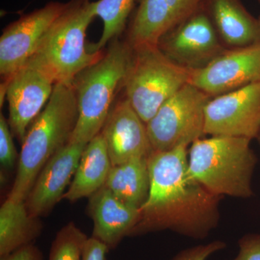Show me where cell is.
Wrapping results in <instances>:
<instances>
[{"label": "cell", "mask_w": 260, "mask_h": 260, "mask_svg": "<svg viewBox=\"0 0 260 260\" xmlns=\"http://www.w3.org/2000/svg\"><path fill=\"white\" fill-rule=\"evenodd\" d=\"M260 81V42L223 51L203 68L191 70L189 83L218 96Z\"/></svg>", "instance_id": "obj_10"}, {"label": "cell", "mask_w": 260, "mask_h": 260, "mask_svg": "<svg viewBox=\"0 0 260 260\" xmlns=\"http://www.w3.org/2000/svg\"><path fill=\"white\" fill-rule=\"evenodd\" d=\"M256 140H257L258 143H259V146L260 148V133L259 135H258L257 138H256Z\"/></svg>", "instance_id": "obj_28"}, {"label": "cell", "mask_w": 260, "mask_h": 260, "mask_svg": "<svg viewBox=\"0 0 260 260\" xmlns=\"http://www.w3.org/2000/svg\"><path fill=\"white\" fill-rule=\"evenodd\" d=\"M86 145L69 141L45 164L25 201L30 215L45 216L63 199Z\"/></svg>", "instance_id": "obj_14"}, {"label": "cell", "mask_w": 260, "mask_h": 260, "mask_svg": "<svg viewBox=\"0 0 260 260\" xmlns=\"http://www.w3.org/2000/svg\"><path fill=\"white\" fill-rule=\"evenodd\" d=\"M133 59L128 42L114 39L107 51L73 80L78 116L70 142L88 144L102 132L119 86L124 80Z\"/></svg>", "instance_id": "obj_4"}, {"label": "cell", "mask_w": 260, "mask_h": 260, "mask_svg": "<svg viewBox=\"0 0 260 260\" xmlns=\"http://www.w3.org/2000/svg\"><path fill=\"white\" fill-rule=\"evenodd\" d=\"M191 70L168 57L158 46L133 49L124 80L126 99L145 124L167 100L189 83Z\"/></svg>", "instance_id": "obj_6"}, {"label": "cell", "mask_w": 260, "mask_h": 260, "mask_svg": "<svg viewBox=\"0 0 260 260\" xmlns=\"http://www.w3.org/2000/svg\"><path fill=\"white\" fill-rule=\"evenodd\" d=\"M203 8L219 37L234 48L260 42L259 19L246 9L241 0H205Z\"/></svg>", "instance_id": "obj_17"}, {"label": "cell", "mask_w": 260, "mask_h": 260, "mask_svg": "<svg viewBox=\"0 0 260 260\" xmlns=\"http://www.w3.org/2000/svg\"><path fill=\"white\" fill-rule=\"evenodd\" d=\"M128 29L133 49L158 46L166 34L203 8L205 0H138Z\"/></svg>", "instance_id": "obj_13"}, {"label": "cell", "mask_w": 260, "mask_h": 260, "mask_svg": "<svg viewBox=\"0 0 260 260\" xmlns=\"http://www.w3.org/2000/svg\"><path fill=\"white\" fill-rule=\"evenodd\" d=\"M238 246L237 255L227 260H260V233L245 234L239 239Z\"/></svg>", "instance_id": "obj_25"}, {"label": "cell", "mask_w": 260, "mask_h": 260, "mask_svg": "<svg viewBox=\"0 0 260 260\" xmlns=\"http://www.w3.org/2000/svg\"><path fill=\"white\" fill-rule=\"evenodd\" d=\"M109 248L93 237L88 238L82 256V260H106Z\"/></svg>", "instance_id": "obj_26"}, {"label": "cell", "mask_w": 260, "mask_h": 260, "mask_svg": "<svg viewBox=\"0 0 260 260\" xmlns=\"http://www.w3.org/2000/svg\"><path fill=\"white\" fill-rule=\"evenodd\" d=\"M188 147L153 151L148 158L150 188L139 222L129 236L170 230L203 240L218 227L221 197L191 179Z\"/></svg>", "instance_id": "obj_1"}, {"label": "cell", "mask_w": 260, "mask_h": 260, "mask_svg": "<svg viewBox=\"0 0 260 260\" xmlns=\"http://www.w3.org/2000/svg\"><path fill=\"white\" fill-rule=\"evenodd\" d=\"M88 239L74 222H70L56 234L48 260H82Z\"/></svg>", "instance_id": "obj_22"}, {"label": "cell", "mask_w": 260, "mask_h": 260, "mask_svg": "<svg viewBox=\"0 0 260 260\" xmlns=\"http://www.w3.org/2000/svg\"><path fill=\"white\" fill-rule=\"evenodd\" d=\"M5 80L8 123L12 133L22 144L28 128L49 102L55 83L45 72L29 62Z\"/></svg>", "instance_id": "obj_12"}, {"label": "cell", "mask_w": 260, "mask_h": 260, "mask_svg": "<svg viewBox=\"0 0 260 260\" xmlns=\"http://www.w3.org/2000/svg\"><path fill=\"white\" fill-rule=\"evenodd\" d=\"M251 142L223 135L197 140L188 150L189 176L215 196L252 198L258 159Z\"/></svg>", "instance_id": "obj_3"}, {"label": "cell", "mask_w": 260, "mask_h": 260, "mask_svg": "<svg viewBox=\"0 0 260 260\" xmlns=\"http://www.w3.org/2000/svg\"><path fill=\"white\" fill-rule=\"evenodd\" d=\"M13 133L9 123L1 113L0 115V162L2 167L7 169H13L19 156L13 140Z\"/></svg>", "instance_id": "obj_23"}, {"label": "cell", "mask_w": 260, "mask_h": 260, "mask_svg": "<svg viewBox=\"0 0 260 260\" xmlns=\"http://www.w3.org/2000/svg\"><path fill=\"white\" fill-rule=\"evenodd\" d=\"M210 98L188 83L164 103L146 124L153 151L189 147L202 138L205 107Z\"/></svg>", "instance_id": "obj_7"}, {"label": "cell", "mask_w": 260, "mask_h": 260, "mask_svg": "<svg viewBox=\"0 0 260 260\" xmlns=\"http://www.w3.org/2000/svg\"><path fill=\"white\" fill-rule=\"evenodd\" d=\"M112 167L107 145L99 133L86 145L73 181L63 199L74 203L102 189Z\"/></svg>", "instance_id": "obj_18"}, {"label": "cell", "mask_w": 260, "mask_h": 260, "mask_svg": "<svg viewBox=\"0 0 260 260\" xmlns=\"http://www.w3.org/2000/svg\"><path fill=\"white\" fill-rule=\"evenodd\" d=\"M204 8L198 10L159 41L158 47L172 60L191 70L200 69L225 50Z\"/></svg>", "instance_id": "obj_11"}, {"label": "cell", "mask_w": 260, "mask_h": 260, "mask_svg": "<svg viewBox=\"0 0 260 260\" xmlns=\"http://www.w3.org/2000/svg\"><path fill=\"white\" fill-rule=\"evenodd\" d=\"M95 2L70 0L49 28L29 63L56 83L73 84L77 75L102 57L85 44L87 29L95 18Z\"/></svg>", "instance_id": "obj_5"}, {"label": "cell", "mask_w": 260, "mask_h": 260, "mask_svg": "<svg viewBox=\"0 0 260 260\" xmlns=\"http://www.w3.org/2000/svg\"><path fill=\"white\" fill-rule=\"evenodd\" d=\"M258 1H259V4H260V0H258Z\"/></svg>", "instance_id": "obj_30"}, {"label": "cell", "mask_w": 260, "mask_h": 260, "mask_svg": "<svg viewBox=\"0 0 260 260\" xmlns=\"http://www.w3.org/2000/svg\"><path fill=\"white\" fill-rule=\"evenodd\" d=\"M258 19H259V23H260V15L259 16V18H258Z\"/></svg>", "instance_id": "obj_29"}, {"label": "cell", "mask_w": 260, "mask_h": 260, "mask_svg": "<svg viewBox=\"0 0 260 260\" xmlns=\"http://www.w3.org/2000/svg\"><path fill=\"white\" fill-rule=\"evenodd\" d=\"M226 247V243L221 240H215L208 244L186 248L178 252L169 260H207L210 256Z\"/></svg>", "instance_id": "obj_24"}, {"label": "cell", "mask_w": 260, "mask_h": 260, "mask_svg": "<svg viewBox=\"0 0 260 260\" xmlns=\"http://www.w3.org/2000/svg\"><path fill=\"white\" fill-rule=\"evenodd\" d=\"M0 260H44L42 251L34 244L20 248Z\"/></svg>", "instance_id": "obj_27"}, {"label": "cell", "mask_w": 260, "mask_h": 260, "mask_svg": "<svg viewBox=\"0 0 260 260\" xmlns=\"http://www.w3.org/2000/svg\"><path fill=\"white\" fill-rule=\"evenodd\" d=\"M104 186L126 204L141 209L150 193L148 158L112 166Z\"/></svg>", "instance_id": "obj_20"}, {"label": "cell", "mask_w": 260, "mask_h": 260, "mask_svg": "<svg viewBox=\"0 0 260 260\" xmlns=\"http://www.w3.org/2000/svg\"><path fill=\"white\" fill-rule=\"evenodd\" d=\"M204 133L256 140L260 133V81L210 99L205 107Z\"/></svg>", "instance_id": "obj_8"}, {"label": "cell", "mask_w": 260, "mask_h": 260, "mask_svg": "<svg viewBox=\"0 0 260 260\" xmlns=\"http://www.w3.org/2000/svg\"><path fill=\"white\" fill-rule=\"evenodd\" d=\"M42 229L40 218L30 215L25 201L7 198L0 208V258L34 244Z\"/></svg>", "instance_id": "obj_19"}, {"label": "cell", "mask_w": 260, "mask_h": 260, "mask_svg": "<svg viewBox=\"0 0 260 260\" xmlns=\"http://www.w3.org/2000/svg\"><path fill=\"white\" fill-rule=\"evenodd\" d=\"M78 116L73 85L56 83L49 102L30 124L22 143L18 172L8 198L25 201L45 164L69 143Z\"/></svg>", "instance_id": "obj_2"}, {"label": "cell", "mask_w": 260, "mask_h": 260, "mask_svg": "<svg viewBox=\"0 0 260 260\" xmlns=\"http://www.w3.org/2000/svg\"><path fill=\"white\" fill-rule=\"evenodd\" d=\"M101 133L112 166L133 158H148L153 151L146 124L126 99L112 108Z\"/></svg>", "instance_id": "obj_15"}, {"label": "cell", "mask_w": 260, "mask_h": 260, "mask_svg": "<svg viewBox=\"0 0 260 260\" xmlns=\"http://www.w3.org/2000/svg\"><path fill=\"white\" fill-rule=\"evenodd\" d=\"M136 0H99L95 2V17L104 23V30L100 40L88 47L90 52L102 51L108 43L124 31L128 19Z\"/></svg>", "instance_id": "obj_21"}, {"label": "cell", "mask_w": 260, "mask_h": 260, "mask_svg": "<svg viewBox=\"0 0 260 260\" xmlns=\"http://www.w3.org/2000/svg\"><path fill=\"white\" fill-rule=\"evenodd\" d=\"M67 5L68 3L51 2L5 28L0 38V74L5 79L30 60Z\"/></svg>", "instance_id": "obj_9"}, {"label": "cell", "mask_w": 260, "mask_h": 260, "mask_svg": "<svg viewBox=\"0 0 260 260\" xmlns=\"http://www.w3.org/2000/svg\"><path fill=\"white\" fill-rule=\"evenodd\" d=\"M88 208L93 222L92 237L109 250L130 235L140 218V209L121 201L106 186L90 197Z\"/></svg>", "instance_id": "obj_16"}]
</instances>
